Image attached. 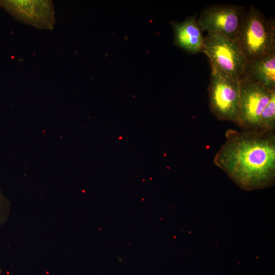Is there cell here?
<instances>
[{
    "label": "cell",
    "mask_w": 275,
    "mask_h": 275,
    "mask_svg": "<svg viewBox=\"0 0 275 275\" xmlns=\"http://www.w3.org/2000/svg\"><path fill=\"white\" fill-rule=\"evenodd\" d=\"M226 141L213 162L241 188L262 189L273 185L275 178L274 130L269 132L228 129Z\"/></svg>",
    "instance_id": "obj_1"
},
{
    "label": "cell",
    "mask_w": 275,
    "mask_h": 275,
    "mask_svg": "<svg viewBox=\"0 0 275 275\" xmlns=\"http://www.w3.org/2000/svg\"><path fill=\"white\" fill-rule=\"evenodd\" d=\"M247 62L275 52V25L253 6L246 12L235 39Z\"/></svg>",
    "instance_id": "obj_2"
},
{
    "label": "cell",
    "mask_w": 275,
    "mask_h": 275,
    "mask_svg": "<svg viewBox=\"0 0 275 275\" xmlns=\"http://www.w3.org/2000/svg\"><path fill=\"white\" fill-rule=\"evenodd\" d=\"M202 52L208 58L211 70L240 80L243 77L248 62L235 39L207 34Z\"/></svg>",
    "instance_id": "obj_3"
},
{
    "label": "cell",
    "mask_w": 275,
    "mask_h": 275,
    "mask_svg": "<svg viewBox=\"0 0 275 275\" xmlns=\"http://www.w3.org/2000/svg\"><path fill=\"white\" fill-rule=\"evenodd\" d=\"M208 90L211 113L220 121L235 123L239 111L240 80L211 70Z\"/></svg>",
    "instance_id": "obj_4"
},
{
    "label": "cell",
    "mask_w": 275,
    "mask_h": 275,
    "mask_svg": "<svg viewBox=\"0 0 275 275\" xmlns=\"http://www.w3.org/2000/svg\"><path fill=\"white\" fill-rule=\"evenodd\" d=\"M274 90H269L248 79H241L239 111L234 124L242 131H257L262 112Z\"/></svg>",
    "instance_id": "obj_5"
},
{
    "label": "cell",
    "mask_w": 275,
    "mask_h": 275,
    "mask_svg": "<svg viewBox=\"0 0 275 275\" xmlns=\"http://www.w3.org/2000/svg\"><path fill=\"white\" fill-rule=\"evenodd\" d=\"M245 14L244 9L238 6H214L203 10L197 22L202 31L235 39Z\"/></svg>",
    "instance_id": "obj_6"
},
{
    "label": "cell",
    "mask_w": 275,
    "mask_h": 275,
    "mask_svg": "<svg viewBox=\"0 0 275 275\" xmlns=\"http://www.w3.org/2000/svg\"><path fill=\"white\" fill-rule=\"evenodd\" d=\"M16 19L39 29H52L54 11L50 1H10L2 2Z\"/></svg>",
    "instance_id": "obj_7"
},
{
    "label": "cell",
    "mask_w": 275,
    "mask_h": 275,
    "mask_svg": "<svg viewBox=\"0 0 275 275\" xmlns=\"http://www.w3.org/2000/svg\"><path fill=\"white\" fill-rule=\"evenodd\" d=\"M175 43L192 53L202 52L204 37L195 16L189 17L180 22H174Z\"/></svg>",
    "instance_id": "obj_8"
},
{
    "label": "cell",
    "mask_w": 275,
    "mask_h": 275,
    "mask_svg": "<svg viewBox=\"0 0 275 275\" xmlns=\"http://www.w3.org/2000/svg\"><path fill=\"white\" fill-rule=\"evenodd\" d=\"M243 79L258 83L269 90H275V52L248 62Z\"/></svg>",
    "instance_id": "obj_9"
},
{
    "label": "cell",
    "mask_w": 275,
    "mask_h": 275,
    "mask_svg": "<svg viewBox=\"0 0 275 275\" xmlns=\"http://www.w3.org/2000/svg\"><path fill=\"white\" fill-rule=\"evenodd\" d=\"M274 127L275 90L272 92L268 104L262 112L257 131L269 132L274 131Z\"/></svg>",
    "instance_id": "obj_10"
},
{
    "label": "cell",
    "mask_w": 275,
    "mask_h": 275,
    "mask_svg": "<svg viewBox=\"0 0 275 275\" xmlns=\"http://www.w3.org/2000/svg\"><path fill=\"white\" fill-rule=\"evenodd\" d=\"M9 207L6 201L0 196V225L7 219Z\"/></svg>",
    "instance_id": "obj_11"
},
{
    "label": "cell",
    "mask_w": 275,
    "mask_h": 275,
    "mask_svg": "<svg viewBox=\"0 0 275 275\" xmlns=\"http://www.w3.org/2000/svg\"><path fill=\"white\" fill-rule=\"evenodd\" d=\"M1 268H0V273H1Z\"/></svg>",
    "instance_id": "obj_12"
}]
</instances>
